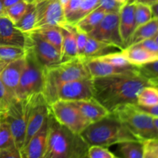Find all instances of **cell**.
Here are the masks:
<instances>
[{
    "mask_svg": "<svg viewBox=\"0 0 158 158\" xmlns=\"http://www.w3.org/2000/svg\"><path fill=\"white\" fill-rule=\"evenodd\" d=\"M94 98L110 113L119 106L135 104L140 91L151 86L136 69L125 73L93 78Z\"/></svg>",
    "mask_w": 158,
    "mask_h": 158,
    "instance_id": "1",
    "label": "cell"
},
{
    "mask_svg": "<svg viewBox=\"0 0 158 158\" xmlns=\"http://www.w3.org/2000/svg\"><path fill=\"white\" fill-rule=\"evenodd\" d=\"M89 147L80 134L60 124L49 112L47 143L43 158H88Z\"/></svg>",
    "mask_w": 158,
    "mask_h": 158,
    "instance_id": "2",
    "label": "cell"
},
{
    "mask_svg": "<svg viewBox=\"0 0 158 158\" xmlns=\"http://www.w3.org/2000/svg\"><path fill=\"white\" fill-rule=\"evenodd\" d=\"M80 135L89 146L96 145L104 148L122 142L140 140L113 114L90 123Z\"/></svg>",
    "mask_w": 158,
    "mask_h": 158,
    "instance_id": "3",
    "label": "cell"
},
{
    "mask_svg": "<svg viewBox=\"0 0 158 158\" xmlns=\"http://www.w3.org/2000/svg\"><path fill=\"white\" fill-rule=\"evenodd\" d=\"M92 78L84 61L75 58L45 69L44 86L42 94L49 104L56 101V93L63 83Z\"/></svg>",
    "mask_w": 158,
    "mask_h": 158,
    "instance_id": "4",
    "label": "cell"
},
{
    "mask_svg": "<svg viewBox=\"0 0 158 158\" xmlns=\"http://www.w3.org/2000/svg\"><path fill=\"white\" fill-rule=\"evenodd\" d=\"M113 114L132 134L141 141L158 139V131L153 123V117L143 112L135 104H126L115 110Z\"/></svg>",
    "mask_w": 158,
    "mask_h": 158,
    "instance_id": "5",
    "label": "cell"
},
{
    "mask_svg": "<svg viewBox=\"0 0 158 158\" xmlns=\"http://www.w3.org/2000/svg\"><path fill=\"white\" fill-rule=\"evenodd\" d=\"M44 80L45 69L37 62L32 51L26 48V65L15 92L17 100L43 93Z\"/></svg>",
    "mask_w": 158,
    "mask_h": 158,
    "instance_id": "6",
    "label": "cell"
},
{
    "mask_svg": "<svg viewBox=\"0 0 158 158\" xmlns=\"http://www.w3.org/2000/svg\"><path fill=\"white\" fill-rule=\"evenodd\" d=\"M50 113L54 118L75 134H80L89 124L73 101L58 100L49 104Z\"/></svg>",
    "mask_w": 158,
    "mask_h": 158,
    "instance_id": "7",
    "label": "cell"
},
{
    "mask_svg": "<svg viewBox=\"0 0 158 158\" xmlns=\"http://www.w3.org/2000/svg\"><path fill=\"white\" fill-rule=\"evenodd\" d=\"M4 115L10 127L15 146L23 151L27 126V98L13 100L4 111Z\"/></svg>",
    "mask_w": 158,
    "mask_h": 158,
    "instance_id": "8",
    "label": "cell"
},
{
    "mask_svg": "<svg viewBox=\"0 0 158 158\" xmlns=\"http://www.w3.org/2000/svg\"><path fill=\"white\" fill-rule=\"evenodd\" d=\"M27 100V126L24 148L27 145L30 139L41 128L50 112L49 104L42 93L30 96L28 97Z\"/></svg>",
    "mask_w": 158,
    "mask_h": 158,
    "instance_id": "9",
    "label": "cell"
},
{
    "mask_svg": "<svg viewBox=\"0 0 158 158\" xmlns=\"http://www.w3.org/2000/svg\"><path fill=\"white\" fill-rule=\"evenodd\" d=\"M27 35V46L33 53L35 60L46 69L60 64V52L46 41L38 32H32L26 33Z\"/></svg>",
    "mask_w": 158,
    "mask_h": 158,
    "instance_id": "10",
    "label": "cell"
},
{
    "mask_svg": "<svg viewBox=\"0 0 158 158\" xmlns=\"http://www.w3.org/2000/svg\"><path fill=\"white\" fill-rule=\"evenodd\" d=\"M35 8L36 23L34 30L45 26L60 27L66 23L60 0H39L35 4Z\"/></svg>",
    "mask_w": 158,
    "mask_h": 158,
    "instance_id": "11",
    "label": "cell"
},
{
    "mask_svg": "<svg viewBox=\"0 0 158 158\" xmlns=\"http://www.w3.org/2000/svg\"><path fill=\"white\" fill-rule=\"evenodd\" d=\"M87 35L95 40L117 46L121 49H125L120 35L119 14L117 13L106 14L100 23Z\"/></svg>",
    "mask_w": 158,
    "mask_h": 158,
    "instance_id": "12",
    "label": "cell"
},
{
    "mask_svg": "<svg viewBox=\"0 0 158 158\" xmlns=\"http://www.w3.org/2000/svg\"><path fill=\"white\" fill-rule=\"evenodd\" d=\"M92 97H94L93 78L82 79L63 83L56 93V100L78 101Z\"/></svg>",
    "mask_w": 158,
    "mask_h": 158,
    "instance_id": "13",
    "label": "cell"
},
{
    "mask_svg": "<svg viewBox=\"0 0 158 158\" xmlns=\"http://www.w3.org/2000/svg\"><path fill=\"white\" fill-rule=\"evenodd\" d=\"M0 45L27 46V35L17 29L15 24L6 15L0 16Z\"/></svg>",
    "mask_w": 158,
    "mask_h": 158,
    "instance_id": "14",
    "label": "cell"
},
{
    "mask_svg": "<svg viewBox=\"0 0 158 158\" xmlns=\"http://www.w3.org/2000/svg\"><path fill=\"white\" fill-rule=\"evenodd\" d=\"M26 65V55L13 60L5 66L0 73V78L11 95L16 99L15 92Z\"/></svg>",
    "mask_w": 158,
    "mask_h": 158,
    "instance_id": "15",
    "label": "cell"
},
{
    "mask_svg": "<svg viewBox=\"0 0 158 158\" xmlns=\"http://www.w3.org/2000/svg\"><path fill=\"white\" fill-rule=\"evenodd\" d=\"M119 26L121 39L127 48L136 29L135 3H124L119 12Z\"/></svg>",
    "mask_w": 158,
    "mask_h": 158,
    "instance_id": "16",
    "label": "cell"
},
{
    "mask_svg": "<svg viewBox=\"0 0 158 158\" xmlns=\"http://www.w3.org/2000/svg\"><path fill=\"white\" fill-rule=\"evenodd\" d=\"M83 61L92 78L125 73L134 70L137 68V66H133V65L127 66V67H119V66H114L110 63L102 61L98 59H90V60H86Z\"/></svg>",
    "mask_w": 158,
    "mask_h": 158,
    "instance_id": "17",
    "label": "cell"
},
{
    "mask_svg": "<svg viewBox=\"0 0 158 158\" xmlns=\"http://www.w3.org/2000/svg\"><path fill=\"white\" fill-rule=\"evenodd\" d=\"M48 136V117L36 134L23 149L26 158H43Z\"/></svg>",
    "mask_w": 158,
    "mask_h": 158,
    "instance_id": "18",
    "label": "cell"
},
{
    "mask_svg": "<svg viewBox=\"0 0 158 158\" xmlns=\"http://www.w3.org/2000/svg\"><path fill=\"white\" fill-rule=\"evenodd\" d=\"M73 102H74L83 117L90 123L100 120L110 114L107 109L94 97L87 100Z\"/></svg>",
    "mask_w": 158,
    "mask_h": 158,
    "instance_id": "19",
    "label": "cell"
},
{
    "mask_svg": "<svg viewBox=\"0 0 158 158\" xmlns=\"http://www.w3.org/2000/svg\"><path fill=\"white\" fill-rule=\"evenodd\" d=\"M60 29L63 34L60 62L63 63L77 58L76 26L75 25L66 23L64 26H60Z\"/></svg>",
    "mask_w": 158,
    "mask_h": 158,
    "instance_id": "20",
    "label": "cell"
},
{
    "mask_svg": "<svg viewBox=\"0 0 158 158\" xmlns=\"http://www.w3.org/2000/svg\"><path fill=\"white\" fill-rule=\"evenodd\" d=\"M123 49L117 46L103 43L88 35L87 42H86L84 52H83L81 60H86L98 58V57L113 53V52H120Z\"/></svg>",
    "mask_w": 158,
    "mask_h": 158,
    "instance_id": "21",
    "label": "cell"
},
{
    "mask_svg": "<svg viewBox=\"0 0 158 158\" xmlns=\"http://www.w3.org/2000/svg\"><path fill=\"white\" fill-rule=\"evenodd\" d=\"M122 53L129 63L137 67L158 60V56L152 53L137 44L125 48L122 50Z\"/></svg>",
    "mask_w": 158,
    "mask_h": 158,
    "instance_id": "22",
    "label": "cell"
},
{
    "mask_svg": "<svg viewBox=\"0 0 158 158\" xmlns=\"http://www.w3.org/2000/svg\"><path fill=\"white\" fill-rule=\"evenodd\" d=\"M157 34L158 18H152L149 22L141 25L135 29L131 36L128 46L137 44L148 39L154 38Z\"/></svg>",
    "mask_w": 158,
    "mask_h": 158,
    "instance_id": "23",
    "label": "cell"
},
{
    "mask_svg": "<svg viewBox=\"0 0 158 158\" xmlns=\"http://www.w3.org/2000/svg\"><path fill=\"white\" fill-rule=\"evenodd\" d=\"M119 154L121 158H143L144 141L130 140L118 143Z\"/></svg>",
    "mask_w": 158,
    "mask_h": 158,
    "instance_id": "24",
    "label": "cell"
},
{
    "mask_svg": "<svg viewBox=\"0 0 158 158\" xmlns=\"http://www.w3.org/2000/svg\"><path fill=\"white\" fill-rule=\"evenodd\" d=\"M105 15L106 13L101 9L97 7L90 13L80 19L78 23H76L75 26L78 30L88 34L100 23Z\"/></svg>",
    "mask_w": 158,
    "mask_h": 158,
    "instance_id": "25",
    "label": "cell"
},
{
    "mask_svg": "<svg viewBox=\"0 0 158 158\" xmlns=\"http://www.w3.org/2000/svg\"><path fill=\"white\" fill-rule=\"evenodd\" d=\"M52 44L61 54L63 34L60 26H45L33 30Z\"/></svg>",
    "mask_w": 158,
    "mask_h": 158,
    "instance_id": "26",
    "label": "cell"
},
{
    "mask_svg": "<svg viewBox=\"0 0 158 158\" xmlns=\"http://www.w3.org/2000/svg\"><path fill=\"white\" fill-rule=\"evenodd\" d=\"M36 23V13L34 4H29L22 18L15 24V27L23 33H29L34 30Z\"/></svg>",
    "mask_w": 158,
    "mask_h": 158,
    "instance_id": "27",
    "label": "cell"
},
{
    "mask_svg": "<svg viewBox=\"0 0 158 158\" xmlns=\"http://www.w3.org/2000/svg\"><path fill=\"white\" fill-rule=\"evenodd\" d=\"M26 49L19 46L0 45V64L6 66L13 60L24 56Z\"/></svg>",
    "mask_w": 158,
    "mask_h": 158,
    "instance_id": "28",
    "label": "cell"
},
{
    "mask_svg": "<svg viewBox=\"0 0 158 158\" xmlns=\"http://www.w3.org/2000/svg\"><path fill=\"white\" fill-rule=\"evenodd\" d=\"M99 2L100 0H82L78 9L76 11L75 13L66 19V23L75 25L83 17L97 9L99 6Z\"/></svg>",
    "mask_w": 158,
    "mask_h": 158,
    "instance_id": "29",
    "label": "cell"
},
{
    "mask_svg": "<svg viewBox=\"0 0 158 158\" xmlns=\"http://www.w3.org/2000/svg\"><path fill=\"white\" fill-rule=\"evenodd\" d=\"M137 104L143 106L158 104V87L148 86L143 88L137 96Z\"/></svg>",
    "mask_w": 158,
    "mask_h": 158,
    "instance_id": "30",
    "label": "cell"
},
{
    "mask_svg": "<svg viewBox=\"0 0 158 158\" xmlns=\"http://www.w3.org/2000/svg\"><path fill=\"white\" fill-rule=\"evenodd\" d=\"M15 146L10 127L5 117L4 112L0 114V150Z\"/></svg>",
    "mask_w": 158,
    "mask_h": 158,
    "instance_id": "31",
    "label": "cell"
},
{
    "mask_svg": "<svg viewBox=\"0 0 158 158\" xmlns=\"http://www.w3.org/2000/svg\"><path fill=\"white\" fill-rule=\"evenodd\" d=\"M138 72L149 84L158 87V60L137 67Z\"/></svg>",
    "mask_w": 158,
    "mask_h": 158,
    "instance_id": "32",
    "label": "cell"
},
{
    "mask_svg": "<svg viewBox=\"0 0 158 158\" xmlns=\"http://www.w3.org/2000/svg\"><path fill=\"white\" fill-rule=\"evenodd\" d=\"M152 18L151 6L140 2H135L136 29L141 25L149 22Z\"/></svg>",
    "mask_w": 158,
    "mask_h": 158,
    "instance_id": "33",
    "label": "cell"
},
{
    "mask_svg": "<svg viewBox=\"0 0 158 158\" xmlns=\"http://www.w3.org/2000/svg\"><path fill=\"white\" fill-rule=\"evenodd\" d=\"M28 6L29 4L22 0V1L11 6L10 7L6 8L5 9V15L7 16L14 24H15L24 15Z\"/></svg>",
    "mask_w": 158,
    "mask_h": 158,
    "instance_id": "34",
    "label": "cell"
},
{
    "mask_svg": "<svg viewBox=\"0 0 158 158\" xmlns=\"http://www.w3.org/2000/svg\"><path fill=\"white\" fill-rule=\"evenodd\" d=\"M95 59H98V60L106 62V63H110L114 66H119V67H127V66H131V63H129V62L127 60L123 54L122 53V51L113 52V53L107 54V55L103 56Z\"/></svg>",
    "mask_w": 158,
    "mask_h": 158,
    "instance_id": "35",
    "label": "cell"
},
{
    "mask_svg": "<svg viewBox=\"0 0 158 158\" xmlns=\"http://www.w3.org/2000/svg\"><path fill=\"white\" fill-rule=\"evenodd\" d=\"M114 154L107 148L101 146H89L88 149V158H114Z\"/></svg>",
    "mask_w": 158,
    "mask_h": 158,
    "instance_id": "36",
    "label": "cell"
},
{
    "mask_svg": "<svg viewBox=\"0 0 158 158\" xmlns=\"http://www.w3.org/2000/svg\"><path fill=\"white\" fill-rule=\"evenodd\" d=\"M123 5V3L118 2L116 0H100L98 7L106 14H119Z\"/></svg>",
    "mask_w": 158,
    "mask_h": 158,
    "instance_id": "37",
    "label": "cell"
},
{
    "mask_svg": "<svg viewBox=\"0 0 158 158\" xmlns=\"http://www.w3.org/2000/svg\"><path fill=\"white\" fill-rule=\"evenodd\" d=\"M87 34L78 30L77 28L76 27V41H77V57H78V58L82 59V57H83L85 46H86V42H87Z\"/></svg>",
    "mask_w": 158,
    "mask_h": 158,
    "instance_id": "38",
    "label": "cell"
},
{
    "mask_svg": "<svg viewBox=\"0 0 158 158\" xmlns=\"http://www.w3.org/2000/svg\"><path fill=\"white\" fill-rule=\"evenodd\" d=\"M0 158H26L24 152L15 146L0 150Z\"/></svg>",
    "mask_w": 158,
    "mask_h": 158,
    "instance_id": "39",
    "label": "cell"
},
{
    "mask_svg": "<svg viewBox=\"0 0 158 158\" xmlns=\"http://www.w3.org/2000/svg\"><path fill=\"white\" fill-rule=\"evenodd\" d=\"M81 2L82 0H69L67 3L63 6V12H64L66 21L73 14L75 13L76 11L78 9Z\"/></svg>",
    "mask_w": 158,
    "mask_h": 158,
    "instance_id": "40",
    "label": "cell"
},
{
    "mask_svg": "<svg viewBox=\"0 0 158 158\" xmlns=\"http://www.w3.org/2000/svg\"><path fill=\"white\" fill-rule=\"evenodd\" d=\"M15 100H16V99L14 98L11 95V94L9 92V90L6 87L4 83H2L1 78H0V100L2 102L3 104L7 108V106Z\"/></svg>",
    "mask_w": 158,
    "mask_h": 158,
    "instance_id": "41",
    "label": "cell"
},
{
    "mask_svg": "<svg viewBox=\"0 0 158 158\" xmlns=\"http://www.w3.org/2000/svg\"><path fill=\"white\" fill-rule=\"evenodd\" d=\"M137 44L146 49L147 50L150 51L152 53L158 56V43L155 41L154 38L143 40V41L137 43Z\"/></svg>",
    "mask_w": 158,
    "mask_h": 158,
    "instance_id": "42",
    "label": "cell"
},
{
    "mask_svg": "<svg viewBox=\"0 0 158 158\" xmlns=\"http://www.w3.org/2000/svg\"><path fill=\"white\" fill-rule=\"evenodd\" d=\"M135 105L139 110H140L143 112L146 113V114H149L151 117H158V104L151 106H140V105H137V103H135Z\"/></svg>",
    "mask_w": 158,
    "mask_h": 158,
    "instance_id": "43",
    "label": "cell"
},
{
    "mask_svg": "<svg viewBox=\"0 0 158 158\" xmlns=\"http://www.w3.org/2000/svg\"><path fill=\"white\" fill-rule=\"evenodd\" d=\"M143 158H158V155L157 153L150 148L144 141V154H143Z\"/></svg>",
    "mask_w": 158,
    "mask_h": 158,
    "instance_id": "44",
    "label": "cell"
},
{
    "mask_svg": "<svg viewBox=\"0 0 158 158\" xmlns=\"http://www.w3.org/2000/svg\"><path fill=\"white\" fill-rule=\"evenodd\" d=\"M145 143L148 145L151 148H152L158 155V139H155V140H146Z\"/></svg>",
    "mask_w": 158,
    "mask_h": 158,
    "instance_id": "45",
    "label": "cell"
},
{
    "mask_svg": "<svg viewBox=\"0 0 158 158\" xmlns=\"http://www.w3.org/2000/svg\"><path fill=\"white\" fill-rule=\"evenodd\" d=\"M0 1L2 2V5H3V6L5 7V9H6V8L10 7L11 6H12V5L19 2L22 1V0H0Z\"/></svg>",
    "mask_w": 158,
    "mask_h": 158,
    "instance_id": "46",
    "label": "cell"
},
{
    "mask_svg": "<svg viewBox=\"0 0 158 158\" xmlns=\"http://www.w3.org/2000/svg\"><path fill=\"white\" fill-rule=\"evenodd\" d=\"M151 9L153 18H158V2L151 5Z\"/></svg>",
    "mask_w": 158,
    "mask_h": 158,
    "instance_id": "47",
    "label": "cell"
},
{
    "mask_svg": "<svg viewBox=\"0 0 158 158\" xmlns=\"http://www.w3.org/2000/svg\"><path fill=\"white\" fill-rule=\"evenodd\" d=\"M138 2H140L144 3V4L149 5V6H151V5L154 4V3L157 2L158 0H139Z\"/></svg>",
    "mask_w": 158,
    "mask_h": 158,
    "instance_id": "48",
    "label": "cell"
},
{
    "mask_svg": "<svg viewBox=\"0 0 158 158\" xmlns=\"http://www.w3.org/2000/svg\"><path fill=\"white\" fill-rule=\"evenodd\" d=\"M5 7L3 6L2 3V2L0 1V16H2V15H5Z\"/></svg>",
    "mask_w": 158,
    "mask_h": 158,
    "instance_id": "49",
    "label": "cell"
},
{
    "mask_svg": "<svg viewBox=\"0 0 158 158\" xmlns=\"http://www.w3.org/2000/svg\"><path fill=\"white\" fill-rule=\"evenodd\" d=\"M153 123H154V127L158 131V117H153Z\"/></svg>",
    "mask_w": 158,
    "mask_h": 158,
    "instance_id": "50",
    "label": "cell"
},
{
    "mask_svg": "<svg viewBox=\"0 0 158 158\" xmlns=\"http://www.w3.org/2000/svg\"><path fill=\"white\" fill-rule=\"evenodd\" d=\"M6 110V106H5V105L2 103V102L1 100H0V113L4 112V111Z\"/></svg>",
    "mask_w": 158,
    "mask_h": 158,
    "instance_id": "51",
    "label": "cell"
},
{
    "mask_svg": "<svg viewBox=\"0 0 158 158\" xmlns=\"http://www.w3.org/2000/svg\"><path fill=\"white\" fill-rule=\"evenodd\" d=\"M23 1H24L25 2L27 3V4H34L35 5V3L39 1V0H23Z\"/></svg>",
    "mask_w": 158,
    "mask_h": 158,
    "instance_id": "52",
    "label": "cell"
},
{
    "mask_svg": "<svg viewBox=\"0 0 158 158\" xmlns=\"http://www.w3.org/2000/svg\"><path fill=\"white\" fill-rule=\"evenodd\" d=\"M60 2H61L62 6H63H63H64L67 3V2L69 1V0H60Z\"/></svg>",
    "mask_w": 158,
    "mask_h": 158,
    "instance_id": "53",
    "label": "cell"
},
{
    "mask_svg": "<svg viewBox=\"0 0 158 158\" xmlns=\"http://www.w3.org/2000/svg\"><path fill=\"white\" fill-rule=\"evenodd\" d=\"M138 1L139 0H127L126 2L127 3H135Z\"/></svg>",
    "mask_w": 158,
    "mask_h": 158,
    "instance_id": "54",
    "label": "cell"
},
{
    "mask_svg": "<svg viewBox=\"0 0 158 158\" xmlns=\"http://www.w3.org/2000/svg\"><path fill=\"white\" fill-rule=\"evenodd\" d=\"M116 1L118 2H120V3H123V4H124V3H126L127 0H116Z\"/></svg>",
    "mask_w": 158,
    "mask_h": 158,
    "instance_id": "55",
    "label": "cell"
},
{
    "mask_svg": "<svg viewBox=\"0 0 158 158\" xmlns=\"http://www.w3.org/2000/svg\"><path fill=\"white\" fill-rule=\"evenodd\" d=\"M154 40H155V41L156 42H157V43H158V34H157V35H156V36L155 37H154Z\"/></svg>",
    "mask_w": 158,
    "mask_h": 158,
    "instance_id": "56",
    "label": "cell"
},
{
    "mask_svg": "<svg viewBox=\"0 0 158 158\" xmlns=\"http://www.w3.org/2000/svg\"><path fill=\"white\" fill-rule=\"evenodd\" d=\"M114 158H120V157H117V156H114Z\"/></svg>",
    "mask_w": 158,
    "mask_h": 158,
    "instance_id": "57",
    "label": "cell"
},
{
    "mask_svg": "<svg viewBox=\"0 0 158 158\" xmlns=\"http://www.w3.org/2000/svg\"><path fill=\"white\" fill-rule=\"evenodd\" d=\"M0 114H1V113H0Z\"/></svg>",
    "mask_w": 158,
    "mask_h": 158,
    "instance_id": "58",
    "label": "cell"
}]
</instances>
